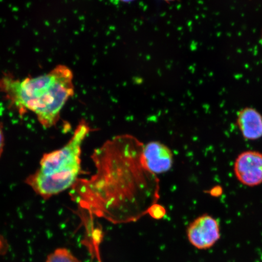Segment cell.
I'll return each instance as SVG.
<instances>
[{
	"label": "cell",
	"mask_w": 262,
	"mask_h": 262,
	"mask_svg": "<svg viewBox=\"0 0 262 262\" xmlns=\"http://www.w3.org/2000/svg\"><path fill=\"white\" fill-rule=\"evenodd\" d=\"M144 144L129 134L114 137L94 150L96 172L79 179L71 196L78 207L113 224L136 222L160 199V182L143 160Z\"/></svg>",
	"instance_id": "cell-1"
},
{
	"label": "cell",
	"mask_w": 262,
	"mask_h": 262,
	"mask_svg": "<svg viewBox=\"0 0 262 262\" xmlns=\"http://www.w3.org/2000/svg\"><path fill=\"white\" fill-rule=\"evenodd\" d=\"M74 91L73 71L63 64L37 77L19 79L5 74L0 78V93L10 106L20 115L34 113L46 128L57 124Z\"/></svg>",
	"instance_id": "cell-2"
},
{
	"label": "cell",
	"mask_w": 262,
	"mask_h": 262,
	"mask_svg": "<svg viewBox=\"0 0 262 262\" xmlns=\"http://www.w3.org/2000/svg\"><path fill=\"white\" fill-rule=\"evenodd\" d=\"M90 131L88 123L82 121L63 147L42 156L38 169L26 179V184L44 199L73 188L79 179L81 146Z\"/></svg>",
	"instance_id": "cell-3"
},
{
	"label": "cell",
	"mask_w": 262,
	"mask_h": 262,
	"mask_svg": "<svg viewBox=\"0 0 262 262\" xmlns=\"http://www.w3.org/2000/svg\"><path fill=\"white\" fill-rule=\"evenodd\" d=\"M186 232L189 243L202 250L212 247L221 236L218 221L206 214L199 216L192 222Z\"/></svg>",
	"instance_id": "cell-4"
},
{
	"label": "cell",
	"mask_w": 262,
	"mask_h": 262,
	"mask_svg": "<svg viewBox=\"0 0 262 262\" xmlns=\"http://www.w3.org/2000/svg\"><path fill=\"white\" fill-rule=\"evenodd\" d=\"M234 172L242 185L255 187L262 183V153L248 150L242 152L235 160Z\"/></svg>",
	"instance_id": "cell-5"
},
{
	"label": "cell",
	"mask_w": 262,
	"mask_h": 262,
	"mask_svg": "<svg viewBox=\"0 0 262 262\" xmlns=\"http://www.w3.org/2000/svg\"><path fill=\"white\" fill-rule=\"evenodd\" d=\"M143 155L147 168L156 175L168 172L172 168V150L161 142L147 143L144 145Z\"/></svg>",
	"instance_id": "cell-6"
},
{
	"label": "cell",
	"mask_w": 262,
	"mask_h": 262,
	"mask_svg": "<svg viewBox=\"0 0 262 262\" xmlns=\"http://www.w3.org/2000/svg\"><path fill=\"white\" fill-rule=\"evenodd\" d=\"M236 123L245 140H257L261 138L262 116L255 108H242L237 113Z\"/></svg>",
	"instance_id": "cell-7"
},
{
	"label": "cell",
	"mask_w": 262,
	"mask_h": 262,
	"mask_svg": "<svg viewBox=\"0 0 262 262\" xmlns=\"http://www.w3.org/2000/svg\"><path fill=\"white\" fill-rule=\"evenodd\" d=\"M46 262H81L67 248H58L49 255Z\"/></svg>",
	"instance_id": "cell-8"
},
{
	"label": "cell",
	"mask_w": 262,
	"mask_h": 262,
	"mask_svg": "<svg viewBox=\"0 0 262 262\" xmlns=\"http://www.w3.org/2000/svg\"><path fill=\"white\" fill-rule=\"evenodd\" d=\"M147 214H149L150 217L156 220H160L165 217L166 214V210L165 207L157 203L154 204L147 211Z\"/></svg>",
	"instance_id": "cell-9"
},
{
	"label": "cell",
	"mask_w": 262,
	"mask_h": 262,
	"mask_svg": "<svg viewBox=\"0 0 262 262\" xmlns=\"http://www.w3.org/2000/svg\"><path fill=\"white\" fill-rule=\"evenodd\" d=\"M5 146V136L3 133V124L0 122V157H1L4 149Z\"/></svg>",
	"instance_id": "cell-10"
},
{
	"label": "cell",
	"mask_w": 262,
	"mask_h": 262,
	"mask_svg": "<svg viewBox=\"0 0 262 262\" xmlns=\"http://www.w3.org/2000/svg\"><path fill=\"white\" fill-rule=\"evenodd\" d=\"M219 187H217V188H215L212 189L211 191V194L213 196H216L221 194V193L219 192V191H222V189H219Z\"/></svg>",
	"instance_id": "cell-11"
},
{
	"label": "cell",
	"mask_w": 262,
	"mask_h": 262,
	"mask_svg": "<svg viewBox=\"0 0 262 262\" xmlns=\"http://www.w3.org/2000/svg\"><path fill=\"white\" fill-rule=\"evenodd\" d=\"M115 2L117 3H130L134 0H114Z\"/></svg>",
	"instance_id": "cell-12"
},
{
	"label": "cell",
	"mask_w": 262,
	"mask_h": 262,
	"mask_svg": "<svg viewBox=\"0 0 262 262\" xmlns=\"http://www.w3.org/2000/svg\"><path fill=\"white\" fill-rule=\"evenodd\" d=\"M163 1H165L166 2H172L176 1V0H163Z\"/></svg>",
	"instance_id": "cell-13"
},
{
	"label": "cell",
	"mask_w": 262,
	"mask_h": 262,
	"mask_svg": "<svg viewBox=\"0 0 262 262\" xmlns=\"http://www.w3.org/2000/svg\"><path fill=\"white\" fill-rule=\"evenodd\" d=\"M261 40H262V32H261Z\"/></svg>",
	"instance_id": "cell-14"
}]
</instances>
